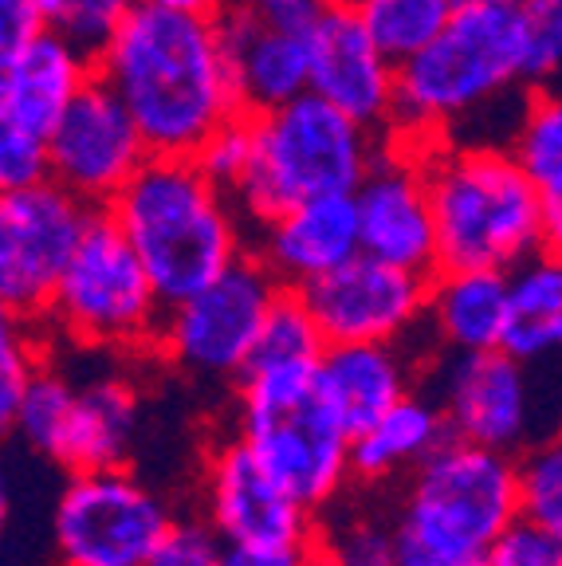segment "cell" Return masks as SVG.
<instances>
[{
	"mask_svg": "<svg viewBox=\"0 0 562 566\" xmlns=\"http://www.w3.org/2000/svg\"><path fill=\"white\" fill-rule=\"evenodd\" d=\"M95 67L131 106L154 154L194 158L244 111L217 17L169 9L162 0H134Z\"/></svg>",
	"mask_w": 562,
	"mask_h": 566,
	"instance_id": "1",
	"label": "cell"
},
{
	"mask_svg": "<svg viewBox=\"0 0 562 566\" xmlns=\"http://www.w3.org/2000/svg\"><path fill=\"white\" fill-rule=\"evenodd\" d=\"M106 209L138 248L166 307L229 272L252 237L237 197L189 154H149Z\"/></svg>",
	"mask_w": 562,
	"mask_h": 566,
	"instance_id": "2",
	"label": "cell"
},
{
	"mask_svg": "<svg viewBox=\"0 0 562 566\" xmlns=\"http://www.w3.org/2000/svg\"><path fill=\"white\" fill-rule=\"evenodd\" d=\"M516 87H531L523 9L457 4L445 32L397 67V115L382 138L425 150Z\"/></svg>",
	"mask_w": 562,
	"mask_h": 566,
	"instance_id": "3",
	"label": "cell"
},
{
	"mask_svg": "<svg viewBox=\"0 0 562 566\" xmlns=\"http://www.w3.org/2000/svg\"><path fill=\"white\" fill-rule=\"evenodd\" d=\"M417 154L429 177L440 268L511 272L543 248V193L511 146L440 138Z\"/></svg>",
	"mask_w": 562,
	"mask_h": 566,
	"instance_id": "4",
	"label": "cell"
},
{
	"mask_svg": "<svg viewBox=\"0 0 562 566\" xmlns=\"http://www.w3.org/2000/svg\"><path fill=\"white\" fill-rule=\"evenodd\" d=\"M232 433L319 515L339 504L354 480V433L334 409L319 366L244 374L232 398Z\"/></svg>",
	"mask_w": 562,
	"mask_h": 566,
	"instance_id": "5",
	"label": "cell"
},
{
	"mask_svg": "<svg viewBox=\"0 0 562 566\" xmlns=\"http://www.w3.org/2000/svg\"><path fill=\"white\" fill-rule=\"evenodd\" d=\"M256 154L237 197L248 229L311 197L354 193L382 150V134L303 91L272 111H252Z\"/></svg>",
	"mask_w": 562,
	"mask_h": 566,
	"instance_id": "6",
	"label": "cell"
},
{
	"mask_svg": "<svg viewBox=\"0 0 562 566\" xmlns=\"http://www.w3.org/2000/svg\"><path fill=\"white\" fill-rule=\"evenodd\" d=\"M519 504V457L448 437L414 476H405L394 531L460 558H488Z\"/></svg>",
	"mask_w": 562,
	"mask_h": 566,
	"instance_id": "7",
	"label": "cell"
},
{
	"mask_svg": "<svg viewBox=\"0 0 562 566\" xmlns=\"http://www.w3.org/2000/svg\"><path fill=\"white\" fill-rule=\"evenodd\" d=\"M166 300L149 280L138 248L115 212L95 209L44 323L83 350L154 354Z\"/></svg>",
	"mask_w": 562,
	"mask_h": 566,
	"instance_id": "8",
	"label": "cell"
},
{
	"mask_svg": "<svg viewBox=\"0 0 562 566\" xmlns=\"http://www.w3.org/2000/svg\"><path fill=\"white\" fill-rule=\"evenodd\" d=\"M174 520L166 495L126 464L67 472L48 520L52 558L55 566H146Z\"/></svg>",
	"mask_w": 562,
	"mask_h": 566,
	"instance_id": "9",
	"label": "cell"
},
{
	"mask_svg": "<svg viewBox=\"0 0 562 566\" xmlns=\"http://www.w3.org/2000/svg\"><path fill=\"white\" fill-rule=\"evenodd\" d=\"M280 292L283 283L248 248L229 272L205 283L201 292L169 303L154 354L185 378L237 386Z\"/></svg>",
	"mask_w": 562,
	"mask_h": 566,
	"instance_id": "10",
	"label": "cell"
},
{
	"mask_svg": "<svg viewBox=\"0 0 562 566\" xmlns=\"http://www.w3.org/2000/svg\"><path fill=\"white\" fill-rule=\"evenodd\" d=\"M91 205L55 177L0 189V303L4 315L44 327L55 287L91 224Z\"/></svg>",
	"mask_w": 562,
	"mask_h": 566,
	"instance_id": "11",
	"label": "cell"
},
{
	"mask_svg": "<svg viewBox=\"0 0 562 566\" xmlns=\"http://www.w3.org/2000/svg\"><path fill=\"white\" fill-rule=\"evenodd\" d=\"M535 366L511 350H445L425 366L429 394L448 417V433L500 452H523L535 437Z\"/></svg>",
	"mask_w": 562,
	"mask_h": 566,
	"instance_id": "12",
	"label": "cell"
},
{
	"mask_svg": "<svg viewBox=\"0 0 562 566\" xmlns=\"http://www.w3.org/2000/svg\"><path fill=\"white\" fill-rule=\"evenodd\" d=\"M326 343H405L429 318L433 275L358 252L299 287Z\"/></svg>",
	"mask_w": 562,
	"mask_h": 566,
	"instance_id": "13",
	"label": "cell"
},
{
	"mask_svg": "<svg viewBox=\"0 0 562 566\" xmlns=\"http://www.w3.org/2000/svg\"><path fill=\"white\" fill-rule=\"evenodd\" d=\"M197 515L225 543H315L319 535V512L299 504L232 429L201 457Z\"/></svg>",
	"mask_w": 562,
	"mask_h": 566,
	"instance_id": "14",
	"label": "cell"
},
{
	"mask_svg": "<svg viewBox=\"0 0 562 566\" xmlns=\"http://www.w3.org/2000/svg\"><path fill=\"white\" fill-rule=\"evenodd\" d=\"M48 150H52V177L83 197L91 209H106L115 201L154 154L142 126L134 123L131 106L103 75H95L75 95L48 138Z\"/></svg>",
	"mask_w": 562,
	"mask_h": 566,
	"instance_id": "15",
	"label": "cell"
},
{
	"mask_svg": "<svg viewBox=\"0 0 562 566\" xmlns=\"http://www.w3.org/2000/svg\"><path fill=\"white\" fill-rule=\"evenodd\" d=\"M354 201H358L362 252L422 275L440 272L429 177L414 146L382 138L378 158L354 189Z\"/></svg>",
	"mask_w": 562,
	"mask_h": 566,
	"instance_id": "16",
	"label": "cell"
},
{
	"mask_svg": "<svg viewBox=\"0 0 562 566\" xmlns=\"http://www.w3.org/2000/svg\"><path fill=\"white\" fill-rule=\"evenodd\" d=\"M311 91L386 134L397 115V63L370 40L351 0H334L311 28Z\"/></svg>",
	"mask_w": 562,
	"mask_h": 566,
	"instance_id": "17",
	"label": "cell"
},
{
	"mask_svg": "<svg viewBox=\"0 0 562 566\" xmlns=\"http://www.w3.org/2000/svg\"><path fill=\"white\" fill-rule=\"evenodd\" d=\"M95 75V55L52 28L0 48V130H20L48 142L75 95Z\"/></svg>",
	"mask_w": 562,
	"mask_h": 566,
	"instance_id": "18",
	"label": "cell"
},
{
	"mask_svg": "<svg viewBox=\"0 0 562 566\" xmlns=\"http://www.w3.org/2000/svg\"><path fill=\"white\" fill-rule=\"evenodd\" d=\"M248 248L264 260L283 287H303L362 252V224L354 193H326L252 224Z\"/></svg>",
	"mask_w": 562,
	"mask_h": 566,
	"instance_id": "19",
	"label": "cell"
},
{
	"mask_svg": "<svg viewBox=\"0 0 562 566\" xmlns=\"http://www.w3.org/2000/svg\"><path fill=\"white\" fill-rule=\"evenodd\" d=\"M142 424L138 386L123 370L75 378V398L48 444L44 460L63 472L118 469L131 460Z\"/></svg>",
	"mask_w": 562,
	"mask_h": 566,
	"instance_id": "20",
	"label": "cell"
},
{
	"mask_svg": "<svg viewBox=\"0 0 562 566\" xmlns=\"http://www.w3.org/2000/svg\"><path fill=\"white\" fill-rule=\"evenodd\" d=\"M244 111H272L311 91V35L275 32L232 0L217 17Z\"/></svg>",
	"mask_w": 562,
	"mask_h": 566,
	"instance_id": "21",
	"label": "cell"
},
{
	"mask_svg": "<svg viewBox=\"0 0 562 566\" xmlns=\"http://www.w3.org/2000/svg\"><path fill=\"white\" fill-rule=\"evenodd\" d=\"M319 378L351 433H358L422 386L425 366L402 343H331Z\"/></svg>",
	"mask_w": 562,
	"mask_h": 566,
	"instance_id": "22",
	"label": "cell"
},
{
	"mask_svg": "<svg viewBox=\"0 0 562 566\" xmlns=\"http://www.w3.org/2000/svg\"><path fill=\"white\" fill-rule=\"evenodd\" d=\"M511 272L500 268H440L433 275L429 318L440 350H500L508 335Z\"/></svg>",
	"mask_w": 562,
	"mask_h": 566,
	"instance_id": "23",
	"label": "cell"
},
{
	"mask_svg": "<svg viewBox=\"0 0 562 566\" xmlns=\"http://www.w3.org/2000/svg\"><path fill=\"white\" fill-rule=\"evenodd\" d=\"M448 437L452 433L440 401L417 386L354 433V484H389L397 476H414Z\"/></svg>",
	"mask_w": 562,
	"mask_h": 566,
	"instance_id": "24",
	"label": "cell"
},
{
	"mask_svg": "<svg viewBox=\"0 0 562 566\" xmlns=\"http://www.w3.org/2000/svg\"><path fill=\"white\" fill-rule=\"evenodd\" d=\"M503 350L528 366L562 358V256L539 248L519 268H511V307Z\"/></svg>",
	"mask_w": 562,
	"mask_h": 566,
	"instance_id": "25",
	"label": "cell"
},
{
	"mask_svg": "<svg viewBox=\"0 0 562 566\" xmlns=\"http://www.w3.org/2000/svg\"><path fill=\"white\" fill-rule=\"evenodd\" d=\"M511 154L543 193V248L562 256V83L531 87L511 134Z\"/></svg>",
	"mask_w": 562,
	"mask_h": 566,
	"instance_id": "26",
	"label": "cell"
},
{
	"mask_svg": "<svg viewBox=\"0 0 562 566\" xmlns=\"http://www.w3.org/2000/svg\"><path fill=\"white\" fill-rule=\"evenodd\" d=\"M370 40L402 67L445 32L457 0H351Z\"/></svg>",
	"mask_w": 562,
	"mask_h": 566,
	"instance_id": "27",
	"label": "cell"
},
{
	"mask_svg": "<svg viewBox=\"0 0 562 566\" xmlns=\"http://www.w3.org/2000/svg\"><path fill=\"white\" fill-rule=\"evenodd\" d=\"M326 338L319 331L315 315L303 303V295L295 287H283L280 300L272 303L264 318V331L256 338L252 358H248L244 374L252 370H291V366H319L326 354ZM240 374V378H244ZM237 378V381H240Z\"/></svg>",
	"mask_w": 562,
	"mask_h": 566,
	"instance_id": "28",
	"label": "cell"
},
{
	"mask_svg": "<svg viewBox=\"0 0 562 566\" xmlns=\"http://www.w3.org/2000/svg\"><path fill=\"white\" fill-rule=\"evenodd\" d=\"M315 551L326 566H394V515L386 520V515L346 512V507L331 504L319 515Z\"/></svg>",
	"mask_w": 562,
	"mask_h": 566,
	"instance_id": "29",
	"label": "cell"
},
{
	"mask_svg": "<svg viewBox=\"0 0 562 566\" xmlns=\"http://www.w3.org/2000/svg\"><path fill=\"white\" fill-rule=\"evenodd\" d=\"M28 9L40 17L44 28L67 35L71 44L98 60V52L111 44V35L131 17L134 0H28Z\"/></svg>",
	"mask_w": 562,
	"mask_h": 566,
	"instance_id": "30",
	"label": "cell"
},
{
	"mask_svg": "<svg viewBox=\"0 0 562 566\" xmlns=\"http://www.w3.org/2000/svg\"><path fill=\"white\" fill-rule=\"evenodd\" d=\"M519 504L562 539V429L519 452Z\"/></svg>",
	"mask_w": 562,
	"mask_h": 566,
	"instance_id": "31",
	"label": "cell"
},
{
	"mask_svg": "<svg viewBox=\"0 0 562 566\" xmlns=\"http://www.w3.org/2000/svg\"><path fill=\"white\" fill-rule=\"evenodd\" d=\"M40 363H44L40 327L4 315V331H0V421H4V429H9L12 413H17L20 398H24L28 381L35 378Z\"/></svg>",
	"mask_w": 562,
	"mask_h": 566,
	"instance_id": "32",
	"label": "cell"
},
{
	"mask_svg": "<svg viewBox=\"0 0 562 566\" xmlns=\"http://www.w3.org/2000/svg\"><path fill=\"white\" fill-rule=\"evenodd\" d=\"M252 154H256V123H252V111H240L237 118L220 126L209 142H205L201 150L194 154L197 166L217 181L220 189H229L237 193L240 181L248 177L252 169Z\"/></svg>",
	"mask_w": 562,
	"mask_h": 566,
	"instance_id": "33",
	"label": "cell"
},
{
	"mask_svg": "<svg viewBox=\"0 0 562 566\" xmlns=\"http://www.w3.org/2000/svg\"><path fill=\"white\" fill-rule=\"evenodd\" d=\"M528 24V83H562V0H523Z\"/></svg>",
	"mask_w": 562,
	"mask_h": 566,
	"instance_id": "34",
	"label": "cell"
},
{
	"mask_svg": "<svg viewBox=\"0 0 562 566\" xmlns=\"http://www.w3.org/2000/svg\"><path fill=\"white\" fill-rule=\"evenodd\" d=\"M146 566H225V539L201 515H177Z\"/></svg>",
	"mask_w": 562,
	"mask_h": 566,
	"instance_id": "35",
	"label": "cell"
},
{
	"mask_svg": "<svg viewBox=\"0 0 562 566\" xmlns=\"http://www.w3.org/2000/svg\"><path fill=\"white\" fill-rule=\"evenodd\" d=\"M488 566H562V539L551 527L519 512L496 539Z\"/></svg>",
	"mask_w": 562,
	"mask_h": 566,
	"instance_id": "36",
	"label": "cell"
},
{
	"mask_svg": "<svg viewBox=\"0 0 562 566\" xmlns=\"http://www.w3.org/2000/svg\"><path fill=\"white\" fill-rule=\"evenodd\" d=\"M48 177H52V150L44 138L0 130V189L40 186Z\"/></svg>",
	"mask_w": 562,
	"mask_h": 566,
	"instance_id": "37",
	"label": "cell"
},
{
	"mask_svg": "<svg viewBox=\"0 0 562 566\" xmlns=\"http://www.w3.org/2000/svg\"><path fill=\"white\" fill-rule=\"evenodd\" d=\"M260 24L275 28V32H299L311 35V28L323 20V12L334 0H240Z\"/></svg>",
	"mask_w": 562,
	"mask_h": 566,
	"instance_id": "38",
	"label": "cell"
},
{
	"mask_svg": "<svg viewBox=\"0 0 562 566\" xmlns=\"http://www.w3.org/2000/svg\"><path fill=\"white\" fill-rule=\"evenodd\" d=\"M315 543H225V566H315Z\"/></svg>",
	"mask_w": 562,
	"mask_h": 566,
	"instance_id": "39",
	"label": "cell"
},
{
	"mask_svg": "<svg viewBox=\"0 0 562 566\" xmlns=\"http://www.w3.org/2000/svg\"><path fill=\"white\" fill-rule=\"evenodd\" d=\"M162 4H169V9H181V12H197V17H220L232 0H162Z\"/></svg>",
	"mask_w": 562,
	"mask_h": 566,
	"instance_id": "40",
	"label": "cell"
},
{
	"mask_svg": "<svg viewBox=\"0 0 562 566\" xmlns=\"http://www.w3.org/2000/svg\"><path fill=\"white\" fill-rule=\"evenodd\" d=\"M457 4H523V0H457Z\"/></svg>",
	"mask_w": 562,
	"mask_h": 566,
	"instance_id": "41",
	"label": "cell"
},
{
	"mask_svg": "<svg viewBox=\"0 0 562 566\" xmlns=\"http://www.w3.org/2000/svg\"><path fill=\"white\" fill-rule=\"evenodd\" d=\"M4 4H20V0H0V9H4Z\"/></svg>",
	"mask_w": 562,
	"mask_h": 566,
	"instance_id": "42",
	"label": "cell"
},
{
	"mask_svg": "<svg viewBox=\"0 0 562 566\" xmlns=\"http://www.w3.org/2000/svg\"><path fill=\"white\" fill-rule=\"evenodd\" d=\"M315 566H326V563H323V558H319V563H315Z\"/></svg>",
	"mask_w": 562,
	"mask_h": 566,
	"instance_id": "43",
	"label": "cell"
},
{
	"mask_svg": "<svg viewBox=\"0 0 562 566\" xmlns=\"http://www.w3.org/2000/svg\"><path fill=\"white\" fill-rule=\"evenodd\" d=\"M9 566H17V563H9Z\"/></svg>",
	"mask_w": 562,
	"mask_h": 566,
	"instance_id": "44",
	"label": "cell"
}]
</instances>
